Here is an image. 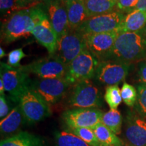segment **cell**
Here are the masks:
<instances>
[{"instance_id":"1","label":"cell","mask_w":146,"mask_h":146,"mask_svg":"<svg viewBox=\"0 0 146 146\" xmlns=\"http://www.w3.org/2000/svg\"><path fill=\"white\" fill-rule=\"evenodd\" d=\"M43 10L41 7L36 5L17 11L7 16L1 25V41L8 44L32 35L36 21Z\"/></svg>"},{"instance_id":"2","label":"cell","mask_w":146,"mask_h":146,"mask_svg":"<svg viewBox=\"0 0 146 146\" xmlns=\"http://www.w3.org/2000/svg\"><path fill=\"white\" fill-rule=\"evenodd\" d=\"M145 59L146 37L142 31L118 33L108 60L131 64Z\"/></svg>"},{"instance_id":"3","label":"cell","mask_w":146,"mask_h":146,"mask_svg":"<svg viewBox=\"0 0 146 146\" xmlns=\"http://www.w3.org/2000/svg\"><path fill=\"white\" fill-rule=\"evenodd\" d=\"M0 71V78L3 81L5 91L10 94L12 101L19 103L22 94L31 82L29 73L23 68V66L15 68L2 62Z\"/></svg>"},{"instance_id":"4","label":"cell","mask_w":146,"mask_h":146,"mask_svg":"<svg viewBox=\"0 0 146 146\" xmlns=\"http://www.w3.org/2000/svg\"><path fill=\"white\" fill-rule=\"evenodd\" d=\"M99 60L85 49L67 67L65 79L70 85L94 78Z\"/></svg>"},{"instance_id":"5","label":"cell","mask_w":146,"mask_h":146,"mask_svg":"<svg viewBox=\"0 0 146 146\" xmlns=\"http://www.w3.org/2000/svg\"><path fill=\"white\" fill-rule=\"evenodd\" d=\"M18 105L24 118L29 123L41 121L50 114L48 104L33 90L30 85L22 94Z\"/></svg>"},{"instance_id":"6","label":"cell","mask_w":146,"mask_h":146,"mask_svg":"<svg viewBox=\"0 0 146 146\" xmlns=\"http://www.w3.org/2000/svg\"><path fill=\"white\" fill-rule=\"evenodd\" d=\"M125 14L117 10L109 13L89 18L77 30L84 35L117 31L123 25Z\"/></svg>"},{"instance_id":"7","label":"cell","mask_w":146,"mask_h":146,"mask_svg":"<svg viewBox=\"0 0 146 146\" xmlns=\"http://www.w3.org/2000/svg\"><path fill=\"white\" fill-rule=\"evenodd\" d=\"M86 49L85 35L78 30H69L58 39L54 55L68 67L74 58Z\"/></svg>"},{"instance_id":"8","label":"cell","mask_w":146,"mask_h":146,"mask_svg":"<svg viewBox=\"0 0 146 146\" xmlns=\"http://www.w3.org/2000/svg\"><path fill=\"white\" fill-rule=\"evenodd\" d=\"M70 85L65 78H39L31 82L30 87L47 102L54 104L59 102L64 96Z\"/></svg>"},{"instance_id":"9","label":"cell","mask_w":146,"mask_h":146,"mask_svg":"<svg viewBox=\"0 0 146 146\" xmlns=\"http://www.w3.org/2000/svg\"><path fill=\"white\" fill-rule=\"evenodd\" d=\"M69 103L76 108H96L102 105L101 94L90 80H85L75 84Z\"/></svg>"},{"instance_id":"10","label":"cell","mask_w":146,"mask_h":146,"mask_svg":"<svg viewBox=\"0 0 146 146\" xmlns=\"http://www.w3.org/2000/svg\"><path fill=\"white\" fill-rule=\"evenodd\" d=\"M130 70V64L112 60L100 61L97 66L94 78L100 83L118 85L125 81Z\"/></svg>"},{"instance_id":"11","label":"cell","mask_w":146,"mask_h":146,"mask_svg":"<svg viewBox=\"0 0 146 146\" xmlns=\"http://www.w3.org/2000/svg\"><path fill=\"white\" fill-rule=\"evenodd\" d=\"M28 73H33L42 78H64L67 66L55 55L35 60L29 64L23 66Z\"/></svg>"},{"instance_id":"12","label":"cell","mask_w":146,"mask_h":146,"mask_svg":"<svg viewBox=\"0 0 146 146\" xmlns=\"http://www.w3.org/2000/svg\"><path fill=\"white\" fill-rule=\"evenodd\" d=\"M104 113L98 108H76L63 113L62 118L70 129L75 128L94 129L102 123Z\"/></svg>"},{"instance_id":"13","label":"cell","mask_w":146,"mask_h":146,"mask_svg":"<svg viewBox=\"0 0 146 146\" xmlns=\"http://www.w3.org/2000/svg\"><path fill=\"white\" fill-rule=\"evenodd\" d=\"M118 33L114 31L85 35L86 48L100 62L108 60Z\"/></svg>"},{"instance_id":"14","label":"cell","mask_w":146,"mask_h":146,"mask_svg":"<svg viewBox=\"0 0 146 146\" xmlns=\"http://www.w3.org/2000/svg\"><path fill=\"white\" fill-rule=\"evenodd\" d=\"M32 35L38 43L46 49L49 55L56 53L58 38L44 10L40 14Z\"/></svg>"},{"instance_id":"15","label":"cell","mask_w":146,"mask_h":146,"mask_svg":"<svg viewBox=\"0 0 146 146\" xmlns=\"http://www.w3.org/2000/svg\"><path fill=\"white\" fill-rule=\"evenodd\" d=\"M46 13L59 39L70 29L66 5L61 0H48Z\"/></svg>"},{"instance_id":"16","label":"cell","mask_w":146,"mask_h":146,"mask_svg":"<svg viewBox=\"0 0 146 146\" xmlns=\"http://www.w3.org/2000/svg\"><path fill=\"white\" fill-rule=\"evenodd\" d=\"M125 137L129 146H146V120L136 114L129 115Z\"/></svg>"},{"instance_id":"17","label":"cell","mask_w":146,"mask_h":146,"mask_svg":"<svg viewBox=\"0 0 146 146\" xmlns=\"http://www.w3.org/2000/svg\"><path fill=\"white\" fill-rule=\"evenodd\" d=\"M68 14L69 29L77 30L88 19L84 0H78L65 5Z\"/></svg>"},{"instance_id":"18","label":"cell","mask_w":146,"mask_h":146,"mask_svg":"<svg viewBox=\"0 0 146 146\" xmlns=\"http://www.w3.org/2000/svg\"><path fill=\"white\" fill-rule=\"evenodd\" d=\"M146 25V12L133 10L125 15L120 33H137L141 31Z\"/></svg>"},{"instance_id":"19","label":"cell","mask_w":146,"mask_h":146,"mask_svg":"<svg viewBox=\"0 0 146 146\" xmlns=\"http://www.w3.org/2000/svg\"><path fill=\"white\" fill-rule=\"evenodd\" d=\"M0 146H45L39 137L27 132H21L1 141Z\"/></svg>"},{"instance_id":"20","label":"cell","mask_w":146,"mask_h":146,"mask_svg":"<svg viewBox=\"0 0 146 146\" xmlns=\"http://www.w3.org/2000/svg\"><path fill=\"white\" fill-rule=\"evenodd\" d=\"M88 18L109 13L115 10L117 1L115 0H84Z\"/></svg>"},{"instance_id":"21","label":"cell","mask_w":146,"mask_h":146,"mask_svg":"<svg viewBox=\"0 0 146 146\" xmlns=\"http://www.w3.org/2000/svg\"><path fill=\"white\" fill-rule=\"evenodd\" d=\"M24 116L21 112L20 106L12 110L8 116L0 122L1 131L3 133H12L21 127ZM25 119V118H24Z\"/></svg>"},{"instance_id":"22","label":"cell","mask_w":146,"mask_h":146,"mask_svg":"<svg viewBox=\"0 0 146 146\" xmlns=\"http://www.w3.org/2000/svg\"><path fill=\"white\" fill-rule=\"evenodd\" d=\"M95 134L102 146H121L123 141L106 126L100 123L94 129Z\"/></svg>"},{"instance_id":"23","label":"cell","mask_w":146,"mask_h":146,"mask_svg":"<svg viewBox=\"0 0 146 146\" xmlns=\"http://www.w3.org/2000/svg\"><path fill=\"white\" fill-rule=\"evenodd\" d=\"M123 118L118 110H110L104 113L102 118V123L110 129L116 135L121 133Z\"/></svg>"},{"instance_id":"24","label":"cell","mask_w":146,"mask_h":146,"mask_svg":"<svg viewBox=\"0 0 146 146\" xmlns=\"http://www.w3.org/2000/svg\"><path fill=\"white\" fill-rule=\"evenodd\" d=\"M57 146H90L73 133L61 131L56 134Z\"/></svg>"},{"instance_id":"25","label":"cell","mask_w":146,"mask_h":146,"mask_svg":"<svg viewBox=\"0 0 146 146\" xmlns=\"http://www.w3.org/2000/svg\"><path fill=\"white\" fill-rule=\"evenodd\" d=\"M104 99L110 108L111 110H117L118 106L123 100L118 85L108 86L106 89Z\"/></svg>"},{"instance_id":"26","label":"cell","mask_w":146,"mask_h":146,"mask_svg":"<svg viewBox=\"0 0 146 146\" xmlns=\"http://www.w3.org/2000/svg\"><path fill=\"white\" fill-rule=\"evenodd\" d=\"M71 130L74 134L79 137L90 146H102L95 134L94 130L90 128H75Z\"/></svg>"},{"instance_id":"27","label":"cell","mask_w":146,"mask_h":146,"mask_svg":"<svg viewBox=\"0 0 146 146\" xmlns=\"http://www.w3.org/2000/svg\"><path fill=\"white\" fill-rule=\"evenodd\" d=\"M122 100L126 105L133 107L136 104L137 100V91L134 86L127 83H124L121 90Z\"/></svg>"},{"instance_id":"28","label":"cell","mask_w":146,"mask_h":146,"mask_svg":"<svg viewBox=\"0 0 146 146\" xmlns=\"http://www.w3.org/2000/svg\"><path fill=\"white\" fill-rule=\"evenodd\" d=\"M137 100L135 104L137 111L142 116L146 117V84L137 85Z\"/></svg>"},{"instance_id":"29","label":"cell","mask_w":146,"mask_h":146,"mask_svg":"<svg viewBox=\"0 0 146 146\" xmlns=\"http://www.w3.org/2000/svg\"><path fill=\"white\" fill-rule=\"evenodd\" d=\"M0 10L1 14L8 16L10 14L21 10L17 0H0Z\"/></svg>"},{"instance_id":"30","label":"cell","mask_w":146,"mask_h":146,"mask_svg":"<svg viewBox=\"0 0 146 146\" xmlns=\"http://www.w3.org/2000/svg\"><path fill=\"white\" fill-rule=\"evenodd\" d=\"M27 55L23 52V48H18L11 51L8 54V64L10 66L17 67L21 66V61L24 58L26 57Z\"/></svg>"},{"instance_id":"31","label":"cell","mask_w":146,"mask_h":146,"mask_svg":"<svg viewBox=\"0 0 146 146\" xmlns=\"http://www.w3.org/2000/svg\"><path fill=\"white\" fill-rule=\"evenodd\" d=\"M139 0H118L116 4V10L128 14L135 10Z\"/></svg>"},{"instance_id":"32","label":"cell","mask_w":146,"mask_h":146,"mask_svg":"<svg viewBox=\"0 0 146 146\" xmlns=\"http://www.w3.org/2000/svg\"><path fill=\"white\" fill-rule=\"evenodd\" d=\"M138 63V81L141 84H146V59Z\"/></svg>"},{"instance_id":"33","label":"cell","mask_w":146,"mask_h":146,"mask_svg":"<svg viewBox=\"0 0 146 146\" xmlns=\"http://www.w3.org/2000/svg\"><path fill=\"white\" fill-rule=\"evenodd\" d=\"M10 106L5 99L4 95L0 96V118L2 119L8 116L10 113Z\"/></svg>"},{"instance_id":"34","label":"cell","mask_w":146,"mask_h":146,"mask_svg":"<svg viewBox=\"0 0 146 146\" xmlns=\"http://www.w3.org/2000/svg\"><path fill=\"white\" fill-rule=\"evenodd\" d=\"M18 4L19 5L20 8H21V10H24V9H29L26 7L27 5H29V6L31 8L33 7L31 5V3H32L33 6H36V4L33 2V0H17Z\"/></svg>"},{"instance_id":"35","label":"cell","mask_w":146,"mask_h":146,"mask_svg":"<svg viewBox=\"0 0 146 146\" xmlns=\"http://www.w3.org/2000/svg\"><path fill=\"white\" fill-rule=\"evenodd\" d=\"M136 9L146 12V0H139Z\"/></svg>"},{"instance_id":"36","label":"cell","mask_w":146,"mask_h":146,"mask_svg":"<svg viewBox=\"0 0 146 146\" xmlns=\"http://www.w3.org/2000/svg\"><path fill=\"white\" fill-rule=\"evenodd\" d=\"M4 91H5L4 84H3L2 78H0V93H1V95H4Z\"/></svg>"},{"instance_id":"37","label":"cell","mask_w":146,"mask_h":146,"mask_svg":"<svg viewBox=\"0 0 146 146\" xmlns=\"http://www.w3.org/2000/svg\"><path fill=\"white\" fill-rule=\"evenodd\" d=\"M62 2L64 3L65 5L68 4V3H72V2H74V1H78V0H61Z\"/></svg>"},{"instance_id":"38","label":"cell","mask_w":146,"mask_h":146,"mask_svg":"<svg viewBox=\"0 0 146 146\" xmlns=\"http://www.w3.org/2000/svg\"><path fill=\"white\" fill-rule=\"evenodd\" d=\"M5 56V51L3 50V49L2 48V47H1V48H0V58H2L4 57Z\"/></svg>"},{"instance_id":"39","label":"cell","mask_w":146,"mask_h":146,"mask_svg":"<svg viewBox=\"0 0 146 146\" xmlns=\"http://www.w3.org/2000/svg\"><path fill=\"white\" fill-rule=\"evenodd\" d=\"M142 32H143V35L145 36L146 37V25H145V28H144L143 30H142Z\"/></svg>"},{"instance_id":"40","label":"cell","mask_w":146,"mask_h":146,"mask_svg":"<svg viewBox=\"0 0 146 146\" xmlns=\"http://www.w3.org/2000/svg\"><path fill=\"white\" fill-rule=\"evenodd\" d=\"M42 0H33V2L35 3V4H36L38 2H39V1H41Z\"/></svg>"},{"instance_id":"41","label":"cell","mask_w":146,"mask_h":146,"mask_svg":"<svg viewBox=\"0 0 146 146\" xmlns=\"http://www.w3.org/2000/svg\"><path fill=\"white\" fill-rule=\"evenodd\" d=\"M115 1H118V0H115Z\"/></svg>"},{"instance_id":"42","label":"cell","mask_w":146,"mask_h":146,"mask_svg":"<svg viewBox=\"0 0 146 146\" xmlns=\"http://www.w3.org/2000/svg\"><path fill=\"white\" fill-rule=\"evenodd\" d=\"M121 146H123V145H121Z\"/></svg>"}]
</instances>
